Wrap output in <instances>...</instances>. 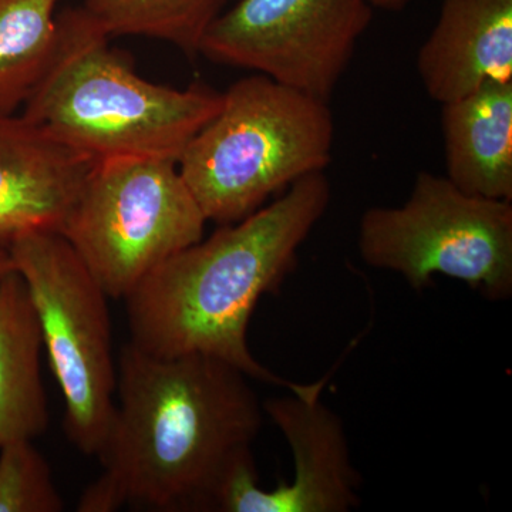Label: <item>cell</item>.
<instances>
[{
    "mask_svg": "<svg viewBox=\"0 0 512 512\" xmlns=\"http://www.w3.org/2000/svg\"><path fill=\"white\" fill-rule=\"evenodd\" d=\"M248 379L217 357H158L124 345L103 473L77 511H218L232 481L256 468L264 406Z\"/></svg>",
    "mask_w": 512,
    "mask_h": 512,
    "instance_id": "6da1fadb",
    "label": "cell"
},
{
    "mask_svg": "<svg viewBox=\"0 0 512 512\" xmlns=\"http://www.w3.org/2000/svg\"><path fill=\"white\" fill-rule=\"evenodd\" d=\"M329 202L325 171L306 175L271 204L168 258L123 299L130 343L158 357H217L293 394L322 390L323 382H289L262 366L249 350L248 326L259 299L295 269Z\"/></svg>",
    "mask_w": 512,
    "mask_h": 512,
    "instance_id": "7a4b0ae2",
    "label": "cell"
},
{
    "mask_svg": "<svg viewBox=\"0 0 512 512\" xmlns=\"http://www.w3.org/2000/svg\"><path fill=\"white\" fill-rule=\"evenodd\" d=\"M80 8L57 16L55 53L23 116L94 161L160 157L178 161L218 113L222 93L148 82Z\"/></svg>",
    "mask_w": 512,
    "mask_h": 512,
    "instance_id": "3957f363",
    "label": "cell"
},
{
    "mask_svg": "<svg viewBox=\"0 0 512 512\" xmlns=\"http://www.w3.org/2000/svg\"><path fill=\"white\" fill-rule=\"evenodd\" d=\"M333 141L326 101L256 73L222 93L178 170L207 221L234 224L299 178L325 171Z\"/></svg>",
    "mask_w": 512,
    "mask_h": 512,
    "instance_id": "277c9868",
    "label": "cell"
},
{
    "mask_svg": "<svg viewBox=\"0 0 512 512\" xmlns=\"http://www.w3.org/2000/svg\"><path fill=\"white\" fill-rule=\"evenodd\" d=\"M207 222L177 161L114 157L94 161L60 234L107 296L124 299Z\"/></svg>",
    "mask_w": 512,
    "mask_h": 512,
    "instance_id": "5b68a950",
    "label": "cell"
},
{
    "mask_svg": "<svg viewBox=\"0 0 512 512\" xmlns=\"http://www.w3.org/2000/svg\"><path fill=\"white\" fill-rule=\"evenodd\" d=\"M8 251L63 393L67 437L83 454L99 457L116 413L109 296L62 234L23 235Z\"/></svg>",
    "mask_w": 512,
    "mask_h": 512,
    "instance_id": "8992f818",
    "label": "cell"
},
{
    "mask_svg": "<svg viewBox=\"0 0 512 512\" xmlns=\"http://www.w3.org/2000/svg\"><path fill=\"white\" fill-rule=\"evenodd\" d=\"M367 265L396 272L414 291L434 275L457 279L491 302L512 295V205L461 191L423 171L400 207H373L359 222Z\"/></svg>",
    "mask_w": 512,
    "mask_h": 512,
    "instance_id": "52a82bcc",
    "label": "cell"
},
{
    "mask_svg": "<svg viewBox=\"0 0 512 512\" xmlns=\"http://www.w3.org/2000/svg\"><path fill=\"white\" fill-rule=\"evenodd\" d=\"M372 19L369 0H239L198 53L328 103Z\"/></svg>",
    "mask_w": 512,
    "mask_h": 512,
    "instance_id": "ba28073f",
    "label": "cell"
},
{
    "mask_svg": "<svg viewBox=\"0 0 512 512\" xmlns=\"http://www.w3.org/2000/svg\"><path fill=\"white\" fill-rule=\"evenodd\" d=\"M320 392L275 397L262 403L292 450L295 473L289 483L264 490L258 471L239 474L222 497L224 512H348L360 504V476L342 420Z\"/></svg>",
    "mask_w": 512,
    "mask_h": 512,
    "instance_id": "9c48e42d",
    "label": "cell"
},
{
    "mask_svg": "<svg viewBox=\"0 0 512 512\" xmlns=\"http://www.w3.org/2000/svg\"><path fill=\"white\" fill-rule=\"evenodd\" d=\"M93 165L23 114H0V247L60 234Z\"/></svg>",
    "mask_w": 512,
    "mask_h": 512,
    "instance_id": "30bf717a",
    "label": "cell"
},
{
    "mask_svg": "<svg viewBox=\"0 0 512 512\" xmlns=\"http://www.w3.org/2000/svg\"><path fill=\"white\" fill-rule=\"evenodd\" d=\"M417 70L440 104L487 82H512V0H443Z\"/></svg>",
    "mask_w": 512,
    "mask_h": 512,
    "instance_id": "8fae6325",
    "label": "cell"
},
{
    "mask_svg": "<svg viewBox=\"0 0 512 512\" xmlns=\"http://www.w3.org/2000/svg\"><path fill=\"white\" fill-rule=\"evenodd\" d=\"M448 180L461 191L512 201V82H487L441 104Z\"/></svg>",
    "mask_w": 512,
    "mask_h": 512,
    "instance_id": "7c38bea8",
    "label": "cell"
},
{
    "mask_svg": "<svg viewBox=\"0 0 512 512\" xmlns=\"http://www.w3.org/2000/svg\"><path fill=\"white\" fill-rule=\"evenodd\" d=\"M42 349L28 288L18 272H10L0 282V448L10 441H33L49 426Z\"/></svg>",
    "mask_w": 512,
    "mask_h": 512,
    "instance_id": "4fadbf2b",
    "label": "cell"
},
{
    "mask_svg": "<svg viewBox=\"0 0 512 512\" xmlns=\"http://www.w3.org/2000/svg\"><path fill=\"white\" fill-rule=\"evenodd\" d=\"M59 0H0V114L25 104L55 53Z\"/></svg>",
    "mask_w": 512,
    "mask_h": 512,
    "instance_id": "5bb4252c",
    "label": "cell"
},
{
    "mask_svg": "<svg viewBox=\"0 0 512 512\" xmlns=\"http://www.w3.org/2000/svg\"><path fill=\"white\" fill-rule=\"evenodd\" d=\"M82 8L110 37L144 36L197 55L202 36L225 0H83Z\"/></svg>",
    "mask_w": 512,
    "mask_h": 512,
    "instance_id": "9a60e30c",
    "label": "cell"
},
{
    "mask_svg": "<svg viewBox=\"0 0 512 512\" xmlns=\"http://www.w3.org/2000/svg\"><path fill=\"white\" fill-rule=\"evenodd\" d=\"M64 501L52 468L32 440L0 448V512H60Z\"/></svg>",
    "mask_w": 512,
    "mask_h": 512,
    "instance_id": "2e32d148",
    "label": "cell"
},
{
    "mask_svg": "<svg viewBox=\"0 0 512 512\" xmlns=\"http://www.w3.org/2000/svg\"><path fill=\"white\" fill-rule=\"evenodd\" d=\"M13 271L15 268H13L8 249L0 247V282Z\"/></svg>",
    "mask_w": 512,
    "mask_h": 512,
    "instance_id": "e0dca14e",
    "label": "cell"
},
{
    "mask_svg": "<svg viewBox=\"0 0 512 512\" xmlns=\"http://www.w3.org/2000/svg\"><path fill=\"white\" fill-rule=\"evenodd\" d=\"M373 8L384 10H400L403 9L410 0H369Z\"/></svg>",
    "mask_w": 512,
    "mask_h": 512,
    "instance_id": "ac0fdd59",
    "label": "cell"
}]
</instances>
